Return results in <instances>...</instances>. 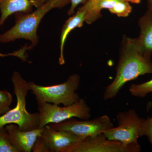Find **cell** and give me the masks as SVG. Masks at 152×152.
Returning a JSON list of instances; mask_svg holds the SVG:
<instances>
[{"label": "cell", "instance_id": "6da1fadb", "mask_svg": "<svg viewBox=\"0 0 152 152\" xmlns=\"http://www.w3.org/2000/svg\"><path fill=\"white\" fill-rule=\"evenodd\" d=\"M152 74L151 56L141 50L136 39L125 38L113 81L106 87L103 98L108 100L115 97L127 83L139 76Z\"/></svg>", "mask_w": 152, "mask_h": 152}, {"label": "cell", "instance_id": "7a4b0ae2", "mask_svg": "<svg viewBox=\"0 0 152 152\" xmlns=\"http://www.w3.org/2000/svg\"><path fill=\"white\" fill-rule=\"evenodd\" d=\"M70 2V0H47L32 12L15 14V25L0 34V42L6 43L23 39L31 42L32 48L36 46L39 39L37 31L43 18L53 9L63 8Z\"/></svg>", "mask_w": 152, "mask_h": 152}, {"label": "cell", "instance_id": "3957f363", "mask_svg": "<svg viewBox=\"0 0 152 152\" xmlns=\"http://www.w3.org/2000/svg\"><path fill=\"white\" fill-rule=\"evenodd\" d=\"M11 81L16 97V105L13 109L0 116V127L10 124H15L23 131L39 129V114L29 113L26 107V98L29 91L28 82L16 71L13 72Z\"/></svg>", "mask_w": 152, "mask_h": 152}, {"label": "cell", "instance_id": "277c9868", "mask_svg": "<svg viewBox=\"0 0 152 152\" xmlns=\"http://www.w3.org/2000/svg\"><path fill=\"white\" fill-rule=\"evenodd\" d=\"M80 82V76L73 74L69 76L66 82L60 84L42 86L31 81L28 82V86L29 91L35 96L37 102L67 106L80 99L77 92Z\"/></svg>", "mask_w": 152, "mask_h": 152}, {"label": "cell", "instance_id": "5b68a950", "mask_svg": "<svg viewBox=\"0 0 152 152\" xmlns=\"http://www.w3.org/2000/svg\"><path fill=\"white\" fill-rule=\"evenodd\" d=\"M116 118L118 126L103 132L106 137L126 145L139 143V138L145 136V119L134 109L119 112Z\"/></svg>", "mask_w": 152, "mask_h": 152}, {"label": "cell", "instance_id": "8992f818", "mask_svg": "<svg viewBox=\"0 0 152 152\" xmlns=\"http://www.w3.org/2000/svg\"><path fill=\"white\" fill-rule=\"evenodd\" d=\"M37 102L40 115L39 129L73 118L88 120L91 117V109L85 99H80L72 104L64 107L46 102Z\"/></svg>", "mask_w": 152, "mask_h": 152}, {"label": "cell", "instance_id": "52a82bcc", "mask_svg": "<svg viewBox=\"0 0 152 152\" xmlns=\"http://www.w3.org/2000/svg\"><path fill=\"white\" fill-rule=\"evenodd\" d=\"M50 125L55 129L69 132L82 138L99 134L114 127L111 120L107 115L91 120H77L73 118L58 124Z\"/></svg>", "mask_w": 152, "mask_h": 152}, {"label": "cell", "instance_id": "ba28073f", "mask_svg": "<svg viewBox=\"0 0 152 152\" xmlns=\"http://www.w3.org/2000/svg\"><path fill=\"white\" fill-rule=\"evenodd\" d=\"M141 149L139 143L126 145L109 140L102 133L81 139L67 152H139Z\"/></svg>", "mask_w": 152, "mask_h": 152}, {"label": "cell", "instance_id": "9c48e42d", "mask_svg": "<svg viewBox=\"0 0 152 152\" xmlns=\"http://www.w3.org/2000/svg\"><path fill=\"white\" fill-rule=\"evenodd\" d=\"M50 152H67L81 139L78 136L69 132L58 130L47 125L42 128L41 136Z\"/></svg>", "mask_w": 152, "mask_h": 152}, {"label": "cell", "instance_id": "30bf717a", "mask_svg": "<svg viewBox=\"0 0 152 152\" xmlns=\"http://www.w3.org/2000/svg\"><path fill=\"white\" fill-rule=\"evenodd\" d=\"M12 145L18 152H31L37 139L41 136L42 128L23 131L15 124L5 126Z\"/></svg>", "mask_w": 152, "mask_h": 152}, {"label": "cell", "instance_id": "8fae6325", "mask_svg": "<svg viewBox=\"0 0 152 152\" xmlns=\"http://www.w3.org/2000/svg\"><path fill=\"white\" fill-rule=\"evenodd\" d=\"M91 6L88 1L79 9L77 13L68 19L63 26L60 37V54L59 63L61 65L65 63L64 57V47L66 39L69 33L76 28H81L84 22H87L88 19Z\"/></svg>", "mask_w": 152, "mask_h": 152}, {"label": "cell", "instance_id": "7c38bea8", "mask_svg": "<svg viewBox=\"0 0 152 152\" xmlns=\"http://www.w3.org/2000/svg\"><path fill=\"white\" fill-rule=\"evenodd\" d=\"M140 36L137 38L139 48L145 54H152V12L149 10L139 20Z\"/></svg>", "mask_w": 152, "mask_h": 152}, {"label": "cell", "instance_id": "4fadbf2b", "mask_svg": "<svg viewBox=\"0 0 152 152\" xmlns=\"http://www.w3.org/2000/svg\"><path fill=\"white\" fill-rule=\"evenodd\" d=\"M32 0H0V23L4 24L12 14L31 12L33 7Z\"/></svg>", "mask_w": 152, "mask_h": 152}, {"label": "cell", "instance_id": "5bb4252c", "mask_svg": "<svg viewBox=\"0 0 152 152\" xmlns=\"http://www.w3.org/2000/svg\"><path fill=\"white\" fill-rule=\"evenodd\" d=\"M129 91L131 94L134 96L145 97L148 94L152 93V79L148 81L139 84L131 85Z\"/></svg>", "mask_w": 152, "mask_h": 152}, {"label": "cell", "instance_id": "9a60e30c", "mask_svg": "<svg viewBox=\"0 0 152 152\" xmlns=\"http://www.w3.org/2000/svg\"><path fill=\"white\" fill-rule=\"evenodd\" d=\"M0 152H18L11 143L5 126L0 127Z\"/></svg>", "mask_w": 152, "mask_h": 152}, {"label": "cell", "instance_id": "2e32d148", "mask_svg": "<svg viewBox=\"0 0 152 152\" xmlns=\"http://www.w3.org/2000/svg\"><path fill=\"white\" fill-rule=\"evenodd\" d=\"M109 11L111 13L116 15L118 16L126 17L132 12V7L129 2L125 0H120Z\"/></svg>", "mask_w": 152, "mask_h": 152}, {"label": "cell", "instance_id": "e0dca14e", "mask_svg": "<svg viewBox=\"0 0 152 152\" xmlns=\"http://www.w3.org/2000/svg\"><path fill=\"white\" fill-rule=\"evenodd\" d=\"M99 1V0H88L91 6L89 16L87 22V23L89 24H91L101 17L100 13L97 10V5Z\"/></svg>", "mask_w": 152, "mask_h": 152}, {"label": "cell", "instance_id": "ac0fdd59", "mask_svg": "<svg viewBox=\"0 0 152 152\" xmlns=\"http://www.w3.org/2000/svg\"><path fill=\"white\" fill-rule=\"evenodd\" d=\"M32 151L34 152H50V149L45 141L39 137L33 146Z\"/></svg>", "mask_w": 152, "mask_h": 152}, {"label": "cell", "instance_id": "d6986e66", "mask_svg": "<svg viewBox=\"0 0 152 152\" xmlns=\"http://www.w3.org/2000/svg\"><path fill=\"white\" fill-rule=\"evenodd\" d=\"M120 0H99L97 5V10L100 13L102 9H110L113 8Z\"/></svg>", "mask_w": 152, "mask_h": 152}, {"label": "cell", "instance_id": "ffe728a7", "mask_svg": "<svg viewBox=\"0 0 152 152\" xmlns=\"http://www.w3.org/2000/svg\"><path fill=\"white\" fill-rule=\"evenodd\" d=\"M12 94L7 90H0V104H5L10 106L12 102Z\"/></svg>", "mask_w": 152, "mask_h": 152}, {"label": "cell", "instance_id": "44dd1931", "mask_svg": "<svg viewBox=\"0 0 152 152\" xmlns=\"http://www.w3.org/2000/svg\"><path fill=\"white\" fill-rule=\"evenodd\" d=\"M145 136H147L152 148V117H148L145 121Z\"/></svg>", "mask_w": 152, "mask_h": 152}, {"label": "cell", "instance_id": "7402d4cb", "mask_svg": "<svg viewBox=\"0 0 152 152\" xmlns=\"http://www.w3.org/2000/svg\"><path fill=\"white\" fill-rule=\"evenodd\" d=\"M71 4V7L68 11V13L69 15H73L75 10L80 4H86L88 0H70Z\"/></svg>", "mask_w": 152, "mask_h": 152}, {"label": "cell", "instance_id": "603a6c76", "mask_svg": "<svg viewBox=\"0 0 152 152\" xmlns=\"http://www.w3.org/2000/svg\"><path fill=\"white\" fill-rule=\"evenodd\" d=\"M10 106L7 104H0V116L4 115L10 110Z\"/></svg>", "mask_w": 152, "mask_h": 152}, {"label": "cell", "instance_id": "cb8c5ba5", "mask_svg": "<svg viewBox=\"0 0 152 152\" xmlns=\"http://www.w3.org/2000/svg\"><path fill=\"white\" fill-rule=\"evenodd\" d=\"M47 0H32L33 5L35 7L37 8L45 2Z\"/></svg>", "mask_w": 152, "mask_h": 152}, {"label": "cell", "instance_id": "d4e9b609", "mask_svg": "<svg viewBox=\"0 0 152 152\" xmlns=\"http://www.w3.org/2000/svg\"><path fill=\"white\" fill-rule=\"evenodd\" d=\"M7 56H15V53H10L4 54L0 53V57H4Z\"/></svg>", "mask_w": 152, "mask_h": 152}, {"label": "cell", "instance_id": "484cf974", "mask_svg": "<svg viewBox=\"0 0 152 152\" xmlns=\"http://www.w3.org/2000/svg\"><path fill=\"white\" fill-rule=\"evenodd\" d=\"M129 2L134 3V4H138L140 3L141 0H125Z\"/></svg>", "mask_w": 152, "mask_h": 152}, {"label": "cell", "instance_id": "4316f807", "mask_svg": "<svg viewBox=\"0 0 152 152\" xmlns=\"http://www.w3.org/2000/svg\"><path fill=\"white\" fill-rule=\"evenodd\" d=\"M148 3L149 10H152V0H148Z\"/></svg>", "mask_w": 152, "mask_h": 152}, {"label": "cell", "instance_id": "83f0119b", "mask_svg": "<svg viewBox=\"0 0 152 152\" xmlns=\"http://www.w3.org/2000/svg\"><path fill=\"white\" fill-rule=\"evenodd\" d=\"M150 11H151V12H152V10H150Z\"/></svg>", "mask_w": 152, "mask_h": 152}, {"label": "cell", "instance_id": "f1b7e54d", "mask_svg": "<svg viewBox=\"0 0 152 152\" xmlns=\"http://www.w3.org/2000/svg\"><path fill=\"white\" fill-rule=\"evenodd\" d=\"M1 26V23H0V27Z\"/></svg>", "mask_w": 152, "mask_h": 152}]
</instances>
